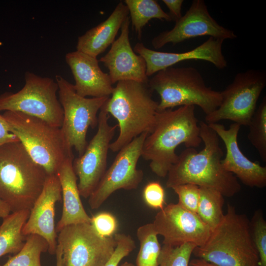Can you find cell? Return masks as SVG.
Listing matches in <instances>:
<instances>
[{
    "mask_svg": "<svg viewBox=\"0 0 266 266\" xmlns=\"http://www.w3.org/2000/svg\"><path fill=\"white\" fill-rule=\"evenodd\" d=\"M199 125L203 149L198 152L195 148H186L178 155L176 162L168 172L166 186L171 188L193 184L215 189L224 197H232L240 191L241 186L237 178L222 166L224 154L219 137L205 122L200 121Z\"/></svg>",
    "mask_w": 266,
    "mask_h": 266,
    "instance_id": "cell-1",
    "label": "cell"
},
{
    "mask_svg": "<svg viewBox=\"0 0 266 266\" xmlns=\"http://www.w3.org/2000/svg\"><path fill=\"white\" fill-rule=\"evenodd\" d=\"M195 106L158 111L155 126L145 138L141 151L144 160L150 161L152 171L165 177L177 161L175 149L183 144L186 148H195L202 142Z\"/></svg>",
    "mask_w": 266,
    "mask_h": 266,
    "instance_id": "cell-2",
    "label": "cell"
},
{
    "mask_svg": "<svg viewBox=\"0 0 266 266\" xmlns=\"http://www.w3.org/2000/svg\"><path fill=\"white\" fill-rule=\"evenodd\" d=\"M148 83L121 81L102 105L118 121L119 133L110 144L109 149L119 151L134 138L150 133L157 118L159 102L152 98Z\"/></svg>",
    "mask_w": 266,
    "mask_h": 266,
    "instance_id": "cell-3",
    "label": "cell"
},
{
    "mask_svg": "<svg viewBox=\"0 0 266 266\" xmlns=\"http://www.w3.org/2000/svg\"><path fill=\"white\" fill-rule=\"evenodd\" d=\"M47 175L20 141L0 146V199L11 212L31 210Z\"/></svg>",
    "mask_w": 266,
    "mask_h": 266,
    "instance_id": "cell-4",
    "label": "cell"
},
{
    "mask_svg": "<svg viewBox=\"0 0 266 266\" xmlns=\"http://www.w3.org/2000/svg\"><path fill=\"white\" fill-rule=\"evenodd\" d=\"M192 254L218 266H260L250 221L245 214L238 213L230 203L207 241L197 246Z\"/></svg>",
    "mask_w": 266,
    "mask_h": 266,
    "instance_id": "cell-5",
    "label": "cell"
},
{
    "mask_svg": "<svg viewBox=\"0 0 266 266\" xmlns=\"http://www.w3.org/2000/svg\"><path fill=\"white\" fill-rule=\"evenodd\" d=\"M2 116L11 132L48 175L56 174L67 158L74 157L61 128L20 112L6 111Z\"/></svg>",
    "mask_w": 266,
    "mask_h": 266,
    "instance_id": "cell-6",
    "label": "cell"
},
{
    "mask_svg": "<svg viewBox=\"0 0 266 266\" xmlns=\"http://www.w3.org/2000/svg\"><path fill=\"white\" fill-rule=\"evenodd\" d=\"M148 85L160 96L158 111L176 106H199L208 115L216 110L222 100L221 92L207 87L195 67H167L149 79Z\"/></svg>",
    "mask_w": 266,
    "mask_h": 266,
    "instance_id": "cell-7",
    "label": "cell"
},
{
    "mask_svg": "<svg viewBox=\"0 0 266 266\" xmlns=\"http://www.w3.org/2000/svg\"><path fill=\"white\" fill-rule=\"evenodd\" d=\"M25 79L24 87L18 92L0 96V112H20L61 128L64 112L56 95L59 89L56 81L29 71L25 73Z\"/></svg>",
    "mask_w": 266,
    "mask_h": 266,
    "instance_id": "cell-8",
    "label": "cell"
},
{
    "mask_svg": "<svg viewBox=\"0 0 266 266\" xmlns=\"http://www.w3.org/2000/svg\"><path fill=\"white\" fill-rule=\"evenodd\" d=\"M55 79L59 88V100L64 112L61 128L66 142L80 156L88 144V130L98 126V112L109 97H83L76 93L73 85L62 76L57 75Z\"/></svg>",
    "mask_w": 266,
    "mask_h": 266,
    "instance_id": "cell-9",
    "label": "cell"
},
{
    "mask_svg": "<svg viewBox=\"0 0 266 266\" xmlns=\"http://www.w3.org/2000/svg\"><path fill=\"white\" fill-rule=\"evenodd\" d=\"M266 85V73L250 69L239 72L223 91L219 106L205 115L207 124L229 120L240 126H248L256 110L258 99Z\"/></svg>",
    "mask_w": 266,
    "mask_h": 266,
    "instance_id": "cell-10",
    "label": "cell"
},
{
    "mask_svg": "<svg viewBox=\"0 0 266 266\" xmlns=\"http://www.w3.org/2000/svg\"><path fill=\"white\" fill-rule=\"evenodd\" d=\"M58 233L64 266H104L117 245L114 236L100 235L90 223L69 225Z\"/></svg>",
    "mask_w": 266,
    "mask_h": 266,
    "instance_id": "cell-11",
    "label": "cell"
},
{
    "mask_svg": "<svg viewBox=\"0 0 266 266\" xmlns=\"http://www.w3.org/2000/svg\"><path fill=\"white\" fill-rule=\"evenodd\" d=\"M148 134L142 133L118 151L112 164L89 197L88 203L91 209L99 208L118 190H131L138 187L143 179V172L137 168V165Z\"/></svg>",
    "mask_w": 266,
    "mask_h": 266,
    "instance_id": "cell-12",
    "label": "cell"
},
{
    "mask_svg": "<svg viewBox=\"0 0 266 266\" xmlns=\"http://www.w3.org/2000/svg\"><path fill=\"white\" fill-rule=\"evenodd\" d=\"M108 119V113L102 106L96 133L83 154L73 161V170L79 179V194L84 198L90 197L106 170L108 152L117 127L110 125Z\"/></svg>",
    "mask_w": 266,
    "mask_h": 266,
    "instance_id": "cell-13",
    "label": "cell"
},
{
    "mask_svg": "<svg viewBox=\"0 0 266 266\" xmlns=\"http://www.w3.org/2000/svg\"><path fill=\"white\" fill-rule=\"evenodd\" d=\"M157 235L164 237L163 244L178 246L191 243L204 244L211 230L196 213L177 203H169L156 215L152 223Z\"/></svg>",
    "mask_w": 266,
    "mask_h": 266,
    "instance_id": "cell-14",
    "label": "cell"
},
{
    "mask_svg": "<svg viewBox=\"0 0 266 266\" xmlns=\"http://www.w3.org/2000/svg\"><path fill=\"white\" fill-rule=\"evenodd\" d=\"M175 22L172 29L164 31L152 39L151 43L155 49L205 35L224 40L237 37L233 31L220 25L211 16L203 0H193L186 13Z\"/></svg>",
    "mask_w": 266,
    "mask_h": 266,
    "instance_id": "cell-15",
    "label": "cell"
},
{
    "mask_svg": "<svg viewBox=\"0 0 266 266\" xmlns=\"http://www.w3.org/2000/svg\"><path fill=\"white\" fill-rule=\"evenodd\" d=\"M62 199L61 186L56 174L48 175L41 193L30 210L29 218L22 230L23 234H37L49 246L48 252L56 254L57 234L55 224V206Z\"/></svg>",
    "mask_w": 266,
    "mask_h": 266,
    "instance_id": "cell-16",
    "label": "cell"
},
{
    "mask_svg": "<svg viewBox=\"0 0 266 266\" xmlns=\"http://www.w3.org/2000/svg\"><path fill=\"white\" fill-rule=\"evenodd\" d=\"M223 42V39L209 37L197 47L181 53L152 50L146 47L141 42L137 43L133 50L144 59L146 75L149 77L157 72L171 67L177 63L190 60L207 61L218 69H223L227 66V61L222 51Z\"/></svg>",
    "mask_w": 266,
    "mask_h": 266,
    "instance_id": "cell-17",
    "label": "cell"
},
{
    "mask_svg": "<svg viewBox=\"0 0 266 266\" xmlns=\"http://www.w3.org/2000/svg\"><path fill=\"white\" fill-rule=\"evenodd\" d=\"M130 24L128 16L121 26L119 36L99 60L108 69L112 84L126 80L148 83L145 61L133 51L130 43Z\"/></svg>",
    "mask_w": 266,
    "mask_h": 266,
    "instance_id": "cell-18",
    "label": "cell"
},
{
    "mask_svg": "<svg viewBox=\"0 0 266 266\" xmlns=\"http://www.w3.org/2000/svg\"><path fill=\"white\" fill-rule=\"evenodd\" d=\"M208 125L221 138L225 145L226 156L221 161L223 168L247 186L265 187L266 167L248 159L238 146L237 135L240 126L233 123L226 129L224 125L218 123Z\"/></svg>",
    "mask_w": 266,
    "mask_h": 266,
    "instance_id": "cell-19",
    "label": "cell"
},
{
    "mask_svg": "<svg viewBox=\"0 0 266 266\" xmlns=\"http://www.w3.org/2000/svg\"><path fill=\"white\" fill-rule=\"evenodd\" d=\"M65 60L73 74V87L78 95L92 98L111 96L113 84L108 74L100 67L97 58L76 50L67 53Z\"/></svg>",
    "mask_w": 266,
    "mask_h": 266,
    "instance_id": "cell-20",
    "label": "cell"
},
{
    "mask_svg": "<svg viewBox=\"0 0 266 266\" xmlns=\"http://www.w3.org/2000/svg\"><path fill=\"white\" fill-rule=\"evenodd\" d=\"M73 160L74 157L67 158L56 174L60 182L63 202L62 214L56 227L57 233L69 225L91 223V217L87 213L81 200L77 177L72 166Z\"/></svg>",
    "mask_w": 266,
    "mask_h": 266,
    "instance_id": "cell-21",
    "label": "cell"
},
{
    "mask_svg": "<svg viewBox=\"0 0 266 266\" xmlns=\"http://www.w3.org/2000/svg\"><path fill=\"white\" fill-rule=\"evenodd\" d=\"M128 15L127 6L123 1L119 2L105 20L78 38L76 50L97 58L115 41Z\"/></svg>",
    "mask_w": 266,
    "mask_h": 266,
    "instance_id": "cell-22",
    "label": "cell"
},
{
    "mask_svg": "<svg viewBox=\"0 0 266 266\" xmlns=\"http://www.w3.org/2000/svg\"><path fill=\"white\" fill-rule=\"evenodd\" d=\"M30 210L11 212L0 225V257L7 254H16L23 248L26 236L22 232Z\"/></svg>",
    "mask_w": 266,
    "mask_h": 266,
    "instance_id": "cell-23",
    "label": "cell"
},
{
    "mask_svg": "<svg viewBox=\"0 0 266 266\" xmlns=\"http://www.w3.org/2000/svg\"><path fill=\"white\" fill-rule=\"evenodd\" d=\"M130 14L133 28L138 38H141L142 31L147 23L152 19L172 21L168 13L165 12L155 0H125Z\"/></svg>",
    "mask_w": 266,
    "mask_h": 266,
    "instance_id": "cell-24",
    "label": "cell"
},
{
    "mask_svg": "<svg viewBox=\"0 0 266 266\" xmlns=\"http://www.w3.org/2000/svg\"><path fill=\"white\" fill-rule=\"evenodd\" d=\"M199 189L200 199L197 213L212 231L224 217V196L212 188L199 187Z\"/></svg>",
    "mask_w": 266,
    "mask_h": 266,
    "instance_id": "cell-25",
    "label": "cell"
},
{
    "mask_svg": "<svg viewBox=\"0 0 266 266\" xmlns=\"http://www.w3.org/2000/svg\"><path fill=\"white\" fill-rule=\"evenodd\" d=\"M136 235L140 246L135 266H158L162 247L152 223L139 227Z\"/></svg>",
    "mask_w": 266,
    "mask_h": 266,
    "instance_id": "cell-26",
    "label": "cell"
},
{
    "mask_svg": "<svg viewBox=\"0 0 266 266\" xmlns=\"http://www.w3.org/2000/svg\"><path fill=\"white\" fill-rule=\"evenodd\" d=\"M48 244L42 236L31 234L26 236L22 249L0 266H41L40 256L48 250Z\"/></svg>",
    "mask_w": 266,
    "mask_h": 266,
    "instance_id": "cell-27",
    "label": "cell"
},
{
    "mask_svg": "<svg viewBox=\"0 0 266 266\" xmlns=\"http://www.w3.org/2000/svg\"><path fill=\"white\" fill-rule=\"evenodd\" d=\"M248 126L249 128L248 139L257 150L263 161L266 162V96L256 109Z\"/></svg>",
    "mask_w": 266,
    "mask_h": 266,
    "instance_id": "cell-28",
    "label": "cell"
},
{
    "mask_svg": "<svg viewBox=\"0 0 266 266\" xmlns=\"http://www.w3.org/2000/svg\"><path fill=\"white\" fill-rule=\"evenodd\" d=\"M196 247L191 243L178 246L163 244L158 266H189L190 258Z\"/></svg>",
    "mask_w": 266,
    "mask_h": 266,
    "instance_id": "cell-29",
    "label": "cell"
},
{
    "mask_svg": "<svg viewBox=\"0 0 266 266\" xmlns=\"http://www.w3.org/2000/svg\"><path fill=\"white\" fill-rule=\"evenodd\" d=\"M253 242L260 259V266H266V221L261 210H257L250 221Z\"/></svg>",
    "mask_w": 266,
    "mask_h": 266,
    "instance_id": "cell-30",
    "label": "cell"
},
{
    "mask_svg": "<svg viewBox=\"0 0 266 266\" xmlns=\"http://www.w3.org/2000/svg\"><path fill=\"white\" fill-rule=\"evenodd\" d=\"M171 189L177 195L179 205L197 213L200 199L199 186L193 184H185L175 186Z\"/></svg>",
    "mask_w": 266,
    "mask_h": 266,
    "instance_id": "cell-31",
    "label": "cell"
},
{
    "mask_svg": "<svg viewBox=\"0 0 266 266\" xmlns=\"http://www.w3.org/2000/svg\"><path fill=\"white\" fill-rule=\"evenodd\" d=\"M114 237L117 245L104 266H118L121 260L135 248V242L130 235L118 233Z\"/></svg>",
    "mask_w": 266,
    "mask_h": 266,
    "instance_id": "cell-32",
    "label": "cell"
},
{
    "mask_svg": "<svg viewBox=\"0 0 266 266\" xmlns=\"http://www.w3.org/2000/svg\"><path fill=\"white\" fill-rule=\"evenodd\" d=\"M91 224L101 235L113 236L118 228L116 218L109 212H102L91 217Z\"/></svg>",
    "mask_w": 266,
    "mask_h": 266,
    "instance_id": "cell-33",
    "label": "cell"
},
{
    "mask_svg": "<svg viewBox=\"0 0 266 266\" xmlns=\"http://www.w3.org/2000/svg\"><path fill=\"white\" fill-rule=\"evenodd\" d=\"M143 197L145 202L150 207L160 210L163 208L165 203V192L159 182L148 183L144 188Z\"/></svg>",
    "mask_w": 266,
    "mask_h": 266,
    "instance_id": "cell-34",
    "label": "cell"
},
{
    "mask_svg": "<svg viewBox=\"0 0 266 266\" xmlns=\"http://www.w3.org/2000/svg\"><path fill=\"white\" fill-rule=\"evenodd\" d=\"M19 141L16 136L11 132L7 121L0 114V146L5 143Z\"/></svg>",
    "mask_w": 266,
    "mask_h": 266,
    "instance_id": "cell-35",
    "label": "cell"
},
{
    "mask_svg": "<svg viewBox=\"0 0 266 266\" xmlns=\"http://www.w3.org/2000/svg\"><path fill=\"white\" fill-rule=\"evenodd\" d=\"M162 1L168 8L169 10L168 14L172 21H176L182 16L181 10L183 0H163Z\"/></svg>",
    "mask_w": 266,
    "mask_h": 266,
    "instance_id": "cell-36",
    "label": "cell"
},
{
    "mask_svg": "<svg viewBox=\"0 0 266 266\" xmlns=\"http://www.w3.org/2000/svg\"><path fill=\"white\" fill-rule=\"evenodd\" d=\"M189 266H218L204 260L195 258L190 260Z\"/></svg>",
    "mask_w": 266,
    "mask_h": 266,
    "instance_id": "cell-37",
    "label": "cell"
},
{
    "mask_svg": "<svg viewBox=\"0 0 266 266\" xmlns=\"http://www.w3.org/2000/svg\"><path fill=\"white\" fill-rule=\"evenodd\" d=\"M11 213L8 205L0 199V218H4Z\"/></svg>",
    "mask_w": 266,
    "mask_h": 266,
    "instance_id": "cell-38",
    "label": "cell"
},
{
    "mask_svg": "<svg viewBox=\"0 0 266 266\" xmlns=\"http://www.w3.org/2000/svg\"><path fill=\"white\" fill-rule=\"evenodd\" d=\"M56 266H64L63 261V252L62 247L60 244L57 245L56 251Z\"/></svg>",
    "mask_w": 266,
    "mask_h": 266,
    "instance_id": "cell-39",
    "label": "cell"
},
{
    "mask_svg": "<svg viewBox=\"0 0 266 266\" xmlns=\"http://www.w3.org/2000/svg\"><path fill=\"white\" fill-rule=\"evenodd\" d=\"M118 266H135V265L128 262H125Z\"/></svg>",
    "mask_w": 266,
    "mask_h": 266,
    "instance_id": "cell-40",
    "label": "cell"
}]
</instances>
